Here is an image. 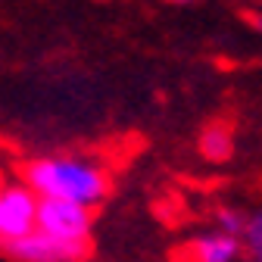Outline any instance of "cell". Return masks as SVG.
<instances>
[{
  "label": "cell",
  "instance_id": "obj_10",
  "mask_svg": "<svg viewBox=\"0 0 262 262\" xmlns=\"http://www.w3.org/2000/svg\"><path fill=\"white\" fill-rule=\"evenodd\" d=\"M162 4H175V7H181V4H190V0H162Z\"/></svg>",
  "mask_w": 262,
  "mask_h": 262
},
{
  "label": "cell",
  "instance_id": "obj_7",
  "mask_svg": "<svg viewBox=\"0 0 262 262\" xmlns=\"http://www.w3.org/2000/svg\"><path fill=\"white\" fill-rule=\"evenodd\" d=\"M241 259L244 262H262V209L247 212L244 231H241Z\"/></svg>",
  "mask_w": 262,
  "mask_h": 262
},
{
  "label": "cell",
  "instance_id": "obj_1",
  "mask_svg": "<svg viewBox=\"0 0 262 262\" xmlns=\"http://www.w3.org/2000/svg\"><path fill=\"white\" fill-rule=\"evenodd\" d=\"M19 181L38 196L69 200L84 209H97L106 203L113 190L110 172L97 159L84 156H35L19 166Z\"/></svg>",
  "mask_w": 262,
  "mask_h": 262
},
{
  "label": "cell",
  "instance_id": "obj_3",
  "mask_svg": "<svg viewBox=\"0 0 262 262\" xmlns=\"http://www.w3.org/2000/svg\"><path fill=\"white\" fill-rule=\"evenodd\" d=\"M35 219H38L35 190L25 187L19 178L0 184V247L35 231Z\"/></svg>",
  "mask_w": 262,
  "mask_h": 262
},
{
  "label": "cell",
  "instance_id": "obj_4",
  "mask_svg": "<svg viewBox=\"0 0 262 262\" xmlns=\"http://www.w3.org/2000/svg\"><path fill=\"white\" fill-rule=\"evenodd\" d=\"M7 259L13 262H84L91 256V250H78V247H69V244H59L53 241L50 234L44 231H28L25 237H16L10 244L0 247Z\"/></svg>",
  "mask_w": 262,
  "mask_h": 262
},
{
  "label": "cell",
  "instance_id": "obj_8",
  "mask_svg": "<svg viewBox=\"0 0 262 262\" xmlns=\"http://www.w3.org/2000/svg\"><path fill=\"white\" fill-rule=\"evenodd\" d=\"M244 222H247L244 209H234V206H219L215 209V231H222V234H231V237L241 241Z\"/></svg>",
  "mask_w": 262,
  "mask_h": 262
},
{
  "label": "cell",
  "instance_id": "obj_6",
  "mask_svg": "<svg viewBox=\"0 0 262 262\" xmlns=\"http://www.w3.org/2000/svg\"><path fill=\"white\" fill-rule=\"evenodd\" d=\"M200 153L209 159V162H228L234 153V135L225 122H212L203 128L200 135Z\"/></svg>",
  "mask_w": 262,
  "mask_h": 262
},
{
  "label": "cell",
  "instance_id": "obj_5",
  "mask_svg": "<svg viewBox=\"0 0 262 262\" xmlns=\"http://www.w3.org/2000/svg\"><path fill=\"white\" fill-rule=\"evenodd\" d=\"M175 262H241V241L222 231H206L187 241L175 253Z\"/></svg>",
  "mask_w": 262,
  "mask_h": 262
},
{
  "label": "cell",
  "instance_id": "obj_9",
  "mask_svg": "<svg viewBox=\"0 0 262 262\" xmlns=\"http://www.w3.org/2000/svg\"><path fill=\"white\" fill-rule=\"evenodd\" d=\"M247 16H250V22H253V25L262 31V13H259V16H256V13H247Z\"/></svg>",
  "mask_w": 262,
  "mask_h": 262
},
{
  "label": "cell",
  "instance_id": "obj_2",
  "mask_svg": "<svg viewBox=\"0 0 262 262\" xmlns=\"http://www.w3.org/2000/svg\"><path fill=\"white\" fill-rule=\"evenodd\" d=\"M35 228L50 234L59 244H69L78 250L94 253V209H84L69 200H50L38 196V219Z\"/></svg>",
  "mask_w": 262,
  "mask_h": 262
}]
</instances>
